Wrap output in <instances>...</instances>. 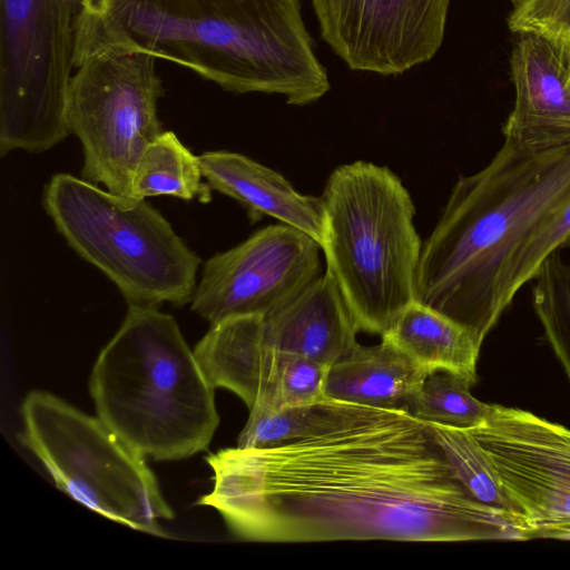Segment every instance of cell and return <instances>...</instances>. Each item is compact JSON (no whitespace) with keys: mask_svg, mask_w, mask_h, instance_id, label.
Segmentation results:
<instances>
[{"mask_svg":"<svg viewBox=\"0 0 570 570\" xmlns=\"http://www.w3.org/2000/svg\"><path fill=\"white\" fill-rule=\"evenodd\" d=\"M570 202V140L504 136L481 170L454 184L422 244L414 301L463 326L481 346L514 297L517 259Z\"/></svg>","mask_w":570,"mask_h":570,"instance_id":"cell-2","label":"cell"},{"mask_svg":"<svg viewBox=\"0 0 570 570\" xmlns=\"http://www.w3.org/2000/svg\"><path fill=\"white\" fill-rule=\"evenodd\" d=\"M570 41V40H569Z\"/></svg>","mask_w":570,"mask_h":570,"instance_id":"cell-29","label":"cell"},{"mask_svg":"<svg viewBox=\"0 0 570 570\" xmlns=\"http://www.w3.org/2000/svg\"><path fill=\"white\" fill-rule=\"evenodd\" d=\"M199 161L210 188L237 200L252 222L269 216L303 230L321 246L324 230L321 196L301 194L282 174L242 154L206 151Z\"/></svg>","mask_w":570,"mask_h":570,"instance_id":"cell-16","label":"cell"},{"mask_svg":"<svg viewBox=\"0 0 570 570\" xmlns=\"http://www.w3.org/2000/svg\"><path fill=\"white\" fill-rule=\"evenodd\" d=\"M22 441L58 489L100 515L134 530L168 537L160 521L174 518L145 456L99 417L43 391L21 406Z\"/></svg>","mask_w":570,"mask_h":570,"instance_id":"cell-7","label":"cell"},{"mask_svg":"<svg viewBox=\"0 0 570 570\" xmlns=\"http://www.w3.org/2000/svg\"><path fill=\"white\" fill-rule=\"evenodd\" d=\"M347 404L327 399L279 410L252 409L237 446L268 448L318 435L343 417Z\"/></svg>","mask_w":570,"mask_h":570,"instance_id":"cell-20","label":"cell"},{"mask_svg":"<svg viewBox=\"0 0 570 570\" xmlns=\"http://www.w3.org/2000/svg\"><path fill=\"white\" fill-rule=\"evenodd\" d=\"M533 538L570 540V525L535 530L529 534V539Z\"/></svg>","mask_w":570,"mask_h":570,"instance_id":"cell-26","label":"cell"},{"mask_svg":"<svg viewBox=\"0 0 570 570\" xmlns=\"http://www.w3.org/2000/svg\"><path fill=\"white\" fill-rule=\"evenodd\" d=\"M215 509L258 542L527 540L519 514L458 480L432 425L404 410L348 403L327 431L209 454Z\"/></svg>","mask_w":570,"mask_h":570,"instance_id":"cell-1","label":"cell"},{"mask_svg":"<svg viewBox=\"0 0 570 570\" xmlns=\"http://www.w3.org/2000/svg\"><path fill=\"white\" fill-rule=\"evenodd\" d=\"M42 204L67 244L118 287L128 306L191 302L200 258L145 199L59 173L46 185Z\"/></svg>","mask_w":570,"mask_h":570,"instance_id":"cell-6","label":"cell"},{"mask_svg":"<svg viewBox=\"0 0 570 570\" xmlns=\"http://www.w3.org/2000/svg\"><path fill=\"white\" fill-rule=\"evenodd\" d=\"M322 38L353 70L399 75L440 49L450 0H312Z\"/></svg>","mask_w":570,"mask_h":570,"instance_id":"cell-12","label":"cell"},{"mask_svg":"<svg viewBox=\"0 0 570 570\" xmlns=\"http://www.w3.org/2000/svg\"><path fill=\"white\" fill-rule=\"evenodd\" d=\"M106 48L146 52L225 90L277 94L294 106L330 89L297 0H82L76 61Z\"/></svg>","mask_w":570,"mask_h":570,"instance_id":"cell-3","label":"cell"},{"mask_svg":"<svg viewBox=\"0 0 570 570\" xmlns=\"http://www.w3.org/2000/svg\"><path fill=\"white\" fill-rule=\"evenodd\" d=\"M381 337L430 373L449 371L476 382L481 346L463 326L430 307L412 302Z\"/></svg>","mask_w":570,"mask_h":570,"instance_id":"cell-18","label":"cell"},{"mask_svg":"<svg viewBox=\"0 0 570 570\" xmlns=\"http://www.w3.org/2000/svg\"><path fill=\"white\" fill-rule=\"evenodd\" d=\"M155 58L140 51L96 50L76 61L69 86L67 120L82 146V178L125 197H132L141 155L164 132L157 115L164 89Z\"/></svg>","mask_w":570,"mask_h":570,"instance_id":"cell-9","label":"cell"},{"mask_svg":"<svg viewBox=\"0 0 570 570\" xmlns=\"http://www.w3.org/2000/svg\"><path fill=\"white\" fill-rule=\"evenodd\" d=\"M508 26L518 35L535 32L570 40V0H528L514 7Z\"/></svg>","mask_w":570,"mask_h":570,"instance_id":"cell-25","label":"cell"},{"mask_svg":"<svg viewBox=\"0 0 570 570\" xmlns=\"http://www.w3.org/2000/svg\"><path fill=\"white\" fill-rule=\"evenodd\" d=\"M199 156H195L173 131H165L141 155L134 173V198L168 195L208 203L212 188L203 183Z\"/></svg>","mask_w":570,"mask_h":570,"instance_id":"cell-19","label":"cell"},{"mask_svg":"<svg viewBox=\"0 0 570 570\" xmlns=\"http://www.w3.org/2000/svg\"><path fill=\"white\" fill-rule=\"evenodd\" d=\"M321 198L326 272L360 331L382 336L414 302L422 242L411 195L389 167L357 160L332 171Z\"/></svg>","mask_w":570,"mask_h":570,"instance_id":"cell-5","label":"cell"},{"mask_svg":"<svg viewBox=\"0 0 570 570\" xmlns=\"http://www.w3.org/2000/svg\"><path fill=\"white\" fill-rule=\"evenodd\" d=\"M358 331L328 272L263 315V337L269 347L315 361L326 367L357 345Z\"/></svg>","mask_w":570,"mask_h":570,"instance_id":"cell-15","label":"cell"},{"mask_svg":"<svg viewBox=\"0 0 570 570\" xmlns=\"http://www.w3.org/2000/svg\"><path fill=\"white\" fill-rule=\"evenodd\" d=\"M527 1L528 0H511V2L514 4V7L520 6V4H522V3L527 2Z\"/></svg>","mask_w":570,"mask_h":570,"instance_id":"cell-27","label":"cell"},{"mask_svg":"<svg viewBox=\"0 0 570 570\" xmlns=\"http://www.w3.org/2000/svg\"><path fill=\"white\" fill-rule=\"evenodd\" d=\"M529 534L570 525V429L531 412L492 404L484 423L468 429Z\"/></svg>","mask_w":570,"mask_h":570,"instance_id":"cell-11","label":"cell"},{"mask_svg":"<svg viewBox=\"0 0 570 570\" xmlns=\"http://www.w3.org/2000/svg\"><path fill=\"white\" fill-rule=\"evenodd\" d=\"M320 244L286 224L269 225L206 261L191 311L210 325L265 315L321 276Z\"/></svg>","mask_w":570,"mask_h":570,"instance_id":"cell-10","label":"cell"},{"mask_svg":"<svg viewBox=\"0 0 570 570\" xmlns=\"http://www.w3.org/2000/svg\"><path fill=\"white\" fill-rule=\"evenodd\" d=\"M194 353L214 387L237 394L248 410H279L323 402L327 368L276 351L263 337V315L210 325Z\"/></svg>","mask_w":570,"mask_h":570,"instance_id":"cell-13","label":"cell"},{"mask_svg":"<svg viewBox=\"0 0 570 570\" xmlns=\"http://www.w3.org/2000/svg\"><path fill=\"white\" fill-rule=\"evenodd\" d=\"M214 390L175 318L155 306H128L90 376L98 417L129 448L160 461L208 446L219 423Z\"/></svg>","mask_w":570,"mask_h":570,"instance_id":"cell-4","label":"cell"},{"mask_svg":"<svg viewBox=\"0 0 570 570\" xmlns=\"http://www.w3.org/2000/svg\"><path fill=\"white\" fill-rule=\"evenodd\" d=\"M82 0H0V155L71 132L67 101Z\"/></svg>","mask_w":570,"mask_h":570,"instance_id":"cell-8","label":"cell"},{"mask_svg":"<svg viewBox=\"0 0 570 570\" xmlns=\"http://www.w3.org/2000/svg\"><path fill=\"white\" fill-rule=\"evenodd\" d=\"M533 279V307L546 337L570 380V265L551 252Z\"/></svg>","mask_w":570,"mask_h":570,"instance_id":"cell-22","label":"cell"},{"mask_svg":"<svg viewBox=\"0 0 570 570\" xmlns=\"http://www.w3.org/2000/svg\"><path fill=\"white\" fill-rule=\"evenodd\" d=\"M514 105L503 136L534 141L570 140V41L519 33L510 58Z\"/></svg>","mask_w":570,"mask_h":570,"instance_id":"cell-14","label":"cell"},{"mask_svg":"<svg viewBox=\"0 0 570 570\" xmlns=\"http://www.w3.org/2000/svg\"><path fill=\"white\" fill-rule=\"evenodd\" d=\"M431 425L461 484L479 501L519 514L500 487L484 450L470 430L436 423Z\"/></svg>","mask_w":570,"mask_h":570,"instance_id":"cell-23","label":"cell"},{"mask_svg":"<svg viewBox=\"0 0 570 570\" xmlns=\"http://www.w3.org/2000/svg\"><path fill=\"white\" fill-rule=\"evenodd\" d=\"M569 235L570 202L541 227L520 253L512 278V291L514 294H517L523 284L533 279L543 259L551 252L560 249Z\"/></svg>","mask_w":570,"mask_h":570,"instance_id":"cell-24","label":"cell"},{"mask_svg":"<svg viewBox=\"0 0 570 570\" xmlns=\"http://www.w3.org/2000/svg\"><path fill=\"white\" fill-rule=\"evenodd\" d=\"M561 247H570V235L567 237V239L563 242Z\"/></svg>","mask_w":570,"mask_h":570,"instance_id":"cell-28","label":"cell"},{"mask_svg":"<svg viewBox=\"0 0 570 570\" xmlns=\"http://www.w3.org/2000/svg\"><path fill=\"white\" fill-rule=\"evenodd\" d=\"M430 372L391 342L357 345L327 368V397L376 409L405 410Z\"/></svg>","mask_w":570,"mask_h":570,"instance_id":"cell-17","label":"cell"},{"mask_svg":"<svg viewBox=\"0 0 570 570\" xmlns=\"http://www.w3.org/2000/svg\"><path fill=\"white\" fill-rule=\"evenodd\" d=\"M475 382L449 371L431 372L405 410L429 423L473 429L484 423L492 404L475 399L470 387Z\"/></svg>","mask_w":570,"mask_h":570,"instance_id":"cell-21","label":"cell"}]
</instances>
